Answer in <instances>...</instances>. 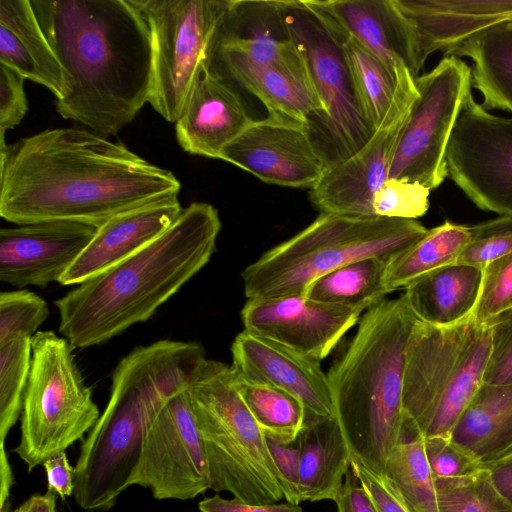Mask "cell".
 <instances>
[{
  "label": "cell",
  "instance_id": "1",
  "mask_svg": "<svg viewBox=\"0 0 512 512\" xmlns=\"http://www.w3.org/2000/svg\"><path fill=\"white\" fill-rule=\"evenodd\" d=\"M0 137V216L16 225L64 220L99 228L181 189L171 171L86 129H47L10 145Z\"/></svg>",
  "mask_w": 512,
  "mask_h": 512
},
{
  "label": "cell",
  "instance_id": "2",
  "mask_svg": "<svg viewBox=\"0 0 512 512\" xmlns=\"http://www.w3.org/2000/svg\"><path fill=\"white\" fill-rule=\"evenodd\" d=\"M31 5L69 80L57 112L105 138L117 134L149 102L152 43L144 15L132 0Z\"/></svg>",
  "mask_w": 512,
  "mask_h": 512
},
{
  "label": "cell",
  "instance_id": "3",
  "mask_svg": "<svg viewBox=\"0 0 512 512\" xmlns=\"http://www.w3.org/2000/svg\"><path fill=\"white\" fill-rule=\"evenodd\" d=\"M220 230L214 206L191 203L149 245L55 300L59 332L88 348L147 321L210 261Z\"/></svg>",
  "mask_w": 512,
  "mask_h": 512
},
{
  "label": "cell",
  "instance_id": "4",
  "mask_svg": "<svg viewBox=\"0 0 512 512\" xmlns=\"http://www.w3.org/2000/svg\"><path fill=\"white\" fill-rule=\"evenodd\" d=\"M205 359L197 342L159 340L119 361L106 408L74 466L73 497L80 508L108 511L130 487L149 423L168 398L189 386Z\"/></svg>",
  "mask_w": 512,
  "mask_h": 512
},
{
  "label": "cell",
  "instance_id": "5",
  "mask_svg": "<svg viewBox=\"0 0 512 512\" xmlns=\"http://www.w3.org/2000/svg\"><path fill=\"white\" fill-rule=\"evenodd\" d=\"M418 319L404 294L367 309L356 334L327 373L352 456L383 472L404 436L405 353Z\"/></svg>",
  "mask_w": 512,
  "mask_h": 512
},
{
  "label": "cell",
  "instance_id": "6",
  "mask_svg": "<svg viewBox=\"0 0 512 512\" xmlns=\"http://www.w3.org/2000/svg\"><path fill=\"white\" fill-rule=\"evenodd\" d=\"M427 231L416 219L320 213L306 228L244 268L245 296L304 295L312 281L350 262L369 257L391 261Z\"/></svg>",
  "mask_w": 512,
  "mask_h": 512
},
{
  "label": "cell",
  "instance_id": "7",
  "mask_svg": "<svg viewBox=\"0 0 512 512\" xmlns=\"http://www.w3.org/2000/svg\"><path fill=\"white\" fill-rule=\"evenodd\" d=\"M187 390L209 467L210 489L252 504L284 499L268 439L237 389L232 366L206 359Z\"/></svg>",
  "mask_w": 512,
  "mask_h": 512
},
{
  "label": "cell",
  "instance_id": "8",
  "mask_svg": "<svg viewBox=\"0 0 512 512\" xmlns=\"http://www.w3.org/2000/svg\"><path fill=\"white\" fill-rule=\"evenodd\" d=\"M490 348V326L472 317L448 327L417 321L405 353L403 409L422 438L451 437L483 384Z\"/></svg>",
  "mask_w": 512,
  "mask_h": 512
},
{
  "label": "cell",
  "instance_id": "9",
  "mask_svg": "<svg viewBox=\"0 0 512 512\" xmlns=\"http://www.w3.org/2000/svg\"><path fill=\"white\" fill-rule=\"evenodd\" d=\"M53 331L32 337V361L20 416V440L13 450L28 472L83 440L100 417L73 353Z\"/></svg>",
  "mask_w": 512,
  "mask_h": 512
},
{
  "label": "cell",
  "instance_id": "10",
  "mask_svg": "<svg viewBox=\"0 0 512 512\" xmlns=\"http://www.w3.org/2000/svg\"><path fill=\"white\" fill-rule=\"evenodd\" d=\"M282 11L322 106L308 136L329 169L361 149L375 131L360 108L337 32L304 0L282 1Z\"/></svg>",
  "mask_w": 512,
  "mask_h": 512
},
{
  "label": "cell",
  "instance_id": "11",
  "mask_svg": "<svg viewBox=\"0 0 512 512\" xmlns=\"http://www.w3.org/2000/svg\"><path fill=\"white\" fill-rule=\"evenodd\" d=\"M151 34L149 104L176 122L201 75L214 32L230 0H132Z\"/></svg>",
  "mask_w": 512,
  "mask_h": 512
},
{
  "label": "cell",
  "instance_id": "12",
  "mask_svg": "<svg viewBox=\"0 0 512 512\" xmlns=\"http://www.w3.org/2000/svg\"><path fill=\"white\" fill-rule=\"evenodd\" d=\"M419 95L401 131L388 178L438 188L448 177L446 151L462 103L472 90L471 67L444 55L415 78Z\"/></svg>",
  "mask_w": 512,
  "mask_h": 512
},
{
  "label": "cell",
  "instance_id": "13",
  "mask_svg": "<svg viewBox=\"0 0 512 512\" xmlns=\"http://www.w3.org/2000/svg\"><path fill=\"white\" fill-rule=\"evenodd\" d=\"M448 177L478 208L512 218V117L492 114L470 90L446 151Z\"/></svg>",
  "mask_w": 512,
  "mask_h": 512
},
{
  "label": "cell",
  "instance_id": "14",
  "mask_svg": "<svg viewBox=\"0 0 512 512\" xmlns=\"http://www.w3.org/2000/svg\"><path fill=\"white\" fill-rule=\"evenodd\" d=\"M187 388L168 398L149 423L129 479V486L148 489L158 500L194 499L211 486Z\"/></svg>",
  "mask_w": 512,
  "mask_h": 512
},
{
  "label": "cell",
  "instance_id": "15",
  "mask_svg": "<svg viewBox=\"0 0 512 512\" xmlns=\"http://www.w3.org/2000/svg\"><path fill=\"white\" fill-rule=\"evenodd\" d=\"M418 95L415 78L406 74L389 113L367 143L327 169L310 189L315 208L321 213L376 216L374 195L388 179L401 131Z\"/></svg>",
  "mask_w": 512,
  "mask_h": 512
},
{
  "label": "cell",
  "instance_id": "16",
  "mask_svg": "<svg viewBox=\"0 0 512 512\" xmlns=\"http://www.w3.org/2000/svg\"><path fill=\"white\" fill-rule=\"evenodd\" d=\"M363 311L294 295L247 299L240 315L245 331L320 362L358 324Z\"/></svg>",
  "mask_w": 512,
  "mask_h": 512
},
{
  "label": "cell",
  "instance_id": "17",
  "mask_svg": "<svg viewBox=\"0 0 512 512\" xmlns=\"http://www.w3.org/2000/svg\"><path fill=\"white\" fill-rule=\"evenodd\" d=\"M220 159L269 184L311 189L327 166L304 125L268 116L253 120Z\"/></svg>",
  "mask_w": 512,
  "mask_h": 512
},
{
  "label": "cell",
  "instance_id": "18",
  "mask_svg": "<svg viewBox=\"0 0 512 512\" xmlns=\"http://www.w3.org/2000/svg\"><path fill=\"white\" fill-rule=\"evenodd\" d=\"M204 62L271 65L309 77L305 60L286 27L282 1L230 0Z\"/></svg>",
  "mask_w": 512,
  "mask_h": 512
},
{
  "label": "cell",
  "instance_id": "19",
  "mask_svg": "<svg viewBox=\"0 0 512 512\" xmlns=\"http://www.w3.org/2000/svg\"><path fill=\"white\" fill-rule=\"evenodd\" d=\"M97 228L55 220L0 230V280L23 288L58 282L92 240Z\"/></svg>",
  "mask_w": 512,
  "mask_h": 512
},
{
  "label": "cell",
  "instance_id": "20",
  "mask_svg": "<svg viewBox=\"0 0 512 512\" xmlns=\"http://www.w3.org/2000/svg\"><path fill=\"white\" fill-rule=\"evenodd\" d=\"M324 20L354 38L397 72L416 78L425 64L418 33L395 0H304Z\"/></svg>",
  "mask_w": 512,
  "mask_h": 512
},
{
  "label": "cell",
  "instance_id": "21",
  "mask_svg": "<svg viewBox=\"0 0 512 512\" xmlns=\"http://www.w3.org/2000/svg\"><path fill=\"white\" fill-rule=\"evenodd\" d=\"M231 353L238 376L295 396L305 407L306 419L335 417L329 380L319 361L245 330L235 337Z\"/></svg>",
  "mask_w": 512,
  "mask_h": 512
},
{
  "label": "cell",
  "instance_id": "22",
  "mask_svg": "<svg viewBox=\"0 0 512 512\" xmlns=\"http://www.w3.org/2000/svg\"><path fill=\"white\" fill-rule=\"evenodd\" d=\"M182 211L178 195H172L112 217L97 228L59 283L79 285L131 257L168 230Z\"/></svg>",
  "mask_w": 512,
  "mask_h": 512
},
{
  "label": "cell",
  "instance_id": "23",
  "mask_svg": "<svg viewBox=\"0 0 512 512\" xmlns=\"http://www.w3.org/2000/svg\"><path fill=\"white\" fill-rule=\"evenodd\" d=\"M252 121L239 94L203 69L175 122L176 138L189 154L220 159Z\"/></svg>",
  "mask_w": 512,
  "mask_h": 512
},
{
  "label": "cell",
  "instance_id": "24",
  "mask_svg": "<svg viewBox=\"0 0 512 512\" xmlns=\"http://www.w3.org/2000/svg\"><path fill=\"white\" fill-rule=\"evenodd\" d=\"M415 27L426 58L448 55L471 36L512 22V0H395Z\"/></svg>",
  "mask_w": 512,
  "mask_h": 512
},
{
  "label": "cell",
  "instance_id": "25",
  "mask_svg": "<svg viewBox=\"0 0 512 512\" xmlns=\"http://www.w3.org/2000/svg\"><path fill=\"white\" fill-rule=\"evenodd\" d=\"M203 69L230 87L237 84L252 93L266 107L268 116L300 123L307 132L322 115L308 76L277 66L240 62H204Z\"/></svg>",
  "mask_w": 512,
  "mask_h": 512
},
{
  "label": "cell",
  "instance_id": "26",
  "mask_svg": "<svg viewBox=\"0 0 512 512\" xmlns=\"http://www.w3.org/2000/svg\"><path fill=\"white\" fill-rule=\"evenodd\" d=\"M0 63L46 87L56 100L69 93L68 76L30 0H0Z\"/></svg>",
  "mask_w": 512,
  "mask_h": 512
},
{
  "label": "cell",
  "instance_id": "27",
  "mask_svg": "<svg viewBox=\"0 0 512 512\" xmlns=\"http://www.w3.org/2000/svg\"><path fill=\"white\" fill-rule=\"evenodd\" d=\"M296 442L301 502L334 501L352 458L339 421L336 417L307 418Z\"/></svg>",
  "mask_w": 512,
  "mask_h": 512
},
{
  "label": "cell",
  "instance_id": "28",
  "mask_svg": "<svg viewBox=\"0 0 512 512\" xmlns=\"http://www.w3.org/2000/svg\"><path fill=\"white\" fill-rule=\"evenodd\" d=\"M483 277L482 268L454 263L420 277L405 288L404 295L419 321L453 326L473 316Z\"/></svg>",
  "mask_w": 512,
  "mask_h": 512
},
{
  "label": "cell",
  "instance_id": "29",
  "mask_svg": "<svg viewBox=\"0 0 512 512\" xmlns=\"http://www.w3.org/2000/svg\"><path fill=\"white\" fill-rule=\"evenodd\" d=\"M450 438L482 466L512 451V383L482 384Z\"/></svg>",
  "mask_w": 512,
  "mask_h": 512
},
{
  "label": "cell",
  "instance_id": "30",
  "mask_svg": "<svg viewBox=\"0 0 512 512\" xmlns=\"http://www.w3.org/2000/svg\"><path fill=\"white\" fill-rule=\"evenodd\" d=\"M448 55L472 60V87L481 93L485 109L512 114V26L500 23L485 29Z\"/></svg>",
  "mask_w": 512,
  "mask_h": 512
},
{
  "label": "cell",
  "instance_id": "31",
  "mask_svg": "<svg viewBox=\"0 0 512 512\" xmlns=\"http://www.w3.org/2000/svg\"><path fill=\"white\" fill-rule=\"evenodd\" d=\"M470 238V226L445 221L428 229L412 247L387 264L385 286L388 293L405 289L420 277L454 264Z\"/></svg>",
  "mask_w": 512,
  "mask_h": 512
},
{
  "label": "cell",
  "instance_id": "32",
  "mask_svg": "<svg viewBox=\"0 0 512 512\" xmlns=\"http://www.w3.org/2000/svg\"><path fill=\"white\" fill-rule=\"evenodd\" d=\"M331 27L342 42L362 113L375 131L389 113L402 78L410 71H393L354 38Z\"/></svg>",
  "mask_w": 512,
  "mask_h": 512
},
{
  "label": "cell",
  "instance_id": "33",
  "mask_svg": "<svg viewBox=\"0 0 512 512\" xmlns=\"http://www.w3.org/2000/svg\"><path fill=\"white\" fill-rule=\"evenodd\" d=\"M388 261L369 257L345 264L312 281L304 296L321 303L367 310L384 300L388 291Z\"/></svg>",
  "mask_w": 512,
  "mask_h": 512
},
{
  "label": "cell",
  "instance_id": "34",
  "mask_svg": "<svg viewBox=\"0 0 512 512\" xmlns=\"http://www.w3.org/2000/svg\"><path fill=\"white\" fill-rule=\"evenodd\" d=\"M235 382L267 439L284 445L296 442L306 420V410L300 400L281 389L246 380L236 373Z\"/></svg>",
  "mask_w": 512,
  "mask_h": 512
},
{
  "label": "cell",
  "instance_id": "35",
  "mask_svg": "<svg viewBox=\"0 0 512 512\" xmlns=\"http://www.w3.org/2000/svg\"><path fill=\"white\" fill-rule=\"evenodd\" d=\"M383 473L393 482L412 512H439L435 479L423 438L406 422L402 441L387 458Z\"/></svg>",
  "mask_w": 512,
  "mask_h": 512
},
{
  "label": "cell",
  "instance_id": "36",
  "mask_svg": "<svg viewBox=\"0 0 512 512\" xmlns=\"http://www.w3.org/2000/svg\"><path fill=\"white\" fill-rule=\"evenodd\" d=\"M32 361V337L0 345V444L21 416Z\"/></svg>",
  "mask_w": 512,
  "mask_h": 512
},
{
  "label": "cell",
  "instance_id": "37",
  "mask_svg": "<svg viewBox=\"0 0 512 512\" xmlns=\"http://www.w3.org/2000/svg\"><path fill=\"white\" fill-rule=\"evenodd\" d=\"M439 512H512L484 468L456 478L435 479Z\"/></svg>",
  "mask_w": 512,
  "mask_h": 512
},
{
  "label": "cell",
  "instance_id": "38",
  "mask_svg": "<svg viewBox=\"0 0 512 512\" xmlns=\"http://www.w3.org/2000/svg\"><path fill=\"white\" fill-rule=\"evenodd\" d=\"M49 316L45 300L29 290L0 293V345L25 335L33 337Z\"/></svg>",
  "mask_w": 512,
  "mask_h": 512
},
{
  "label": "cell",
  "instance_id": "39",
  "mask_svg": "<svg viewBox=\"0 0 512 512\" xmlns=\"http://www.w3.org/2000/svg\"><path fill=\"white\" fill-rule=\"evenodd\" d=\"M512 252V218L500 216L470 226V238L455 263L484 269Z\"/></svg>",
  "mask_w": 512,
  "mask_h": 512
},
{
  "label": "cell",
  "instance_id": "40",
  "mask_svg": "<svg viewBox=\"0 0 512 512\" xmlns=\"http://www.w3.org/2000/svg\"><path fill=\"white\" fill-rule=\"evenodd\" d=\"M430 189L400 179L388 178L375 193L373 210L376 216L417 219L429 208Z\"/></svg>",
  "mask_w": 512,
  "mask_h": 512
},
{
  "label": "cell",
  "instance_id": "41",
  "mask_svg": "<svg viewBox=\"0 0 512 512\" xmlns=\"http://www.w3.org/2000/svg\"><path fill=\"white\" fill-rule=\"evenodd\" d=\"M512 309V252L484 268L482 289L473 313L477 323H487Z\"/></svg>",
  "mask_w": 512,
  "mask_h": 512
},
{
  "label": "cell",
  "instance_id": "42",
  "mask_svg": "<svg viewBox=\"0 0 512 512\" xmlns=\"http://www.w3.org/2000/svg\"><path fill=\"white\" fill-rule=\"evenodd\" d=\"M424 451L434 479L463 477L483 466L447 437L423 438Z\"/></svg>",
  "mask_w": 512,
  "mask_h": 512
},
{
  "label": "cell",
  "instance_id": "43",
  "mask_svg": "<svg viewBox=\"0 0 512 512\" xmlns=\"http://www.w3.org/2000/svg\"><path fill=\"white\" fill-rule=\"evenodd\" d=\"M491 330V348L483 384L512 383V309L487 322Z\"/></svg>",
  "mask_w": 512,
  "mask_h": 512
},
{
  "label": "cell",
  "instance_id": "44",
  "mask_svg": "<svg viewBox=\"0 0 512 512\" xmlns=\"http://www.w3.org/2000/svg\"><path fill=\"white\" fill-rule=\"evenodd\" d=\"M351 469L378 512H412L393 482L383 473L367 467L352 456Z\"/></svg>",
  "mask_w": 512,
  "mask_h": 512
},
{
  "label": "cell",
  "instance_id": "45",
  "mask_svg": "<svg viewBox=\"0 0 512 512\" xmlns=\"http://www.w3.org/2000/svg\"><path fill=\"white\" fill-rule=\"evenodd\" d=\"M24 79L16 70L0 63V132L13 129L26 115Z\"/></svg>",
  "mask_w": 512,
  "mask_h": 512
},
{
  "label": "cell",
  "instance_id": "46",
  "mask_svg": "<svg viewBox=\"0 0 512 512\" xmlns=\"http://www.w3.org/2000/svg\"><path fill=\"white\" fill-rule=\"evenodd\" d=\"M270 453L282 479L283 494L286 502L299 505V448L284 445L268 439Z\"/></svg>",
  "mask_w": 512,
  "mask_h": 512
},
{
  "label": "cell",
  "instance_id": "47",
  "mask_svg": "<svg viewBox=\"0 0 512 512\" xmlns=\"http://www.w3.org/2000/svg\"><path fill=\"white\" fill-rule=\"evenodd\" d=\"M200 512H304L300 505L285 503L252 504L237 498L226 499L219 494L198 503Z\"/></svg>",
  "mask_w": 512,
  "mask_h": 512
},
{
  "label": "cell",
  "instance_id": "48",
  "mask_svg": "<svg viewBox=\"0 0 512 512\" xmlns=\"http://www.w3.org/2000/svg\"><path fill=\"white\" fill-rule=\"evenodd\" d=\"M42 466L46 474L47 490L53 491L61 499L73 496L74 467L69 463L66 452L53 455Z\"/></svg>",
  "mask_w": 512,
  "mask_h": 512
},
{
  "label": "cell",
  "instance_id": "49",
  "mask_svg": "<svg viewBox=\"0 0 512 512\" xmlns=\"http://www.w3.org/2000/svg\"><path fill=\"white\" fill-rule=\"evenodd\" d=\"M334 502L337 512H378L351 468Z\"/></svg>",
  "mask_w": 512,
  "mask_h": 512
},
{
  "label": "cell",
  "instance_id": "50",
  "mask_svg": "<svg viewBox=\"0 0 512 512\" xmlns=\"http://www.w3.org/2000/svg\"><path fill=\"white\" fill-rule=\"evenodd\" d=\"M491 483L512 506V451L483 466Z\"/></svg>",
  "mask_w": 512,
  "mask_h": 512
},
{
  "label": "cell",
  "instance_id": "51",
  "mask_svg": "<svg viewBox=\"0 0 512 512\" xmlns=\"http://www.w3.org/2000/svg\"><path fill=\"white\" fill-rule=\"evenodd\" d=\"M57 495L50 490L44 494H34L24 501L14 511H10L8 505L0 512H56Z\"/></svg>",
  "mask_w": 512,
  "mask_h": 512
},
{
  "label": "cell",
  "instance_id": "52",
  "mask_svg": "<svg viewBox=\"0 0 512 512\" xmlns=\"http://www.w3.org/2000/svg\"><path fill=\"white\" fill-rule=\"evenodd\" d=\"M13 482V473L4 444H0V510L7 506Z\"/></svg>",
  "mask_w": 512,
  "mask_h": 512
},
{
  "label": "cell",
  "instance_id": "53",
  "mask_svg": "<svg viewBox=\"0 0 512 512\" xmlns=\"http://www.w3.org/2000/svg\"><path fill=\"white\" fill-rule=\"evenodd\" d=\"M508 24H509L510 26H512V22H509Z\"/></svg>",
  "mask_w": 512,
  "mask_h": 512
}]
</instances>
